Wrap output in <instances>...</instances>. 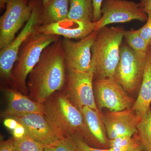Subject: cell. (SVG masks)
<instances>
[{"label":"cell","mask_w":151,"mask_h":151,"mask_svg":"<svg viewBox=\"0 0 151 151\" xmlns=\"http://www.w3.org/2000/svg\"><path fill=\"white\" fill-rule=\"evenodd\" d=\"M0 151H16L14 138L1 141Z\"/></svg>","instance_id":"28"},{"label":"cell","mask_w":151,"mask_h":151,"mask_svg":"<svg viewBox=\"0 0 151 151\" xmlns=\"http://www.w3.org/2000/svg\"><path fill=\"white\" fill-rule=\"evenodd\" d=\"M86 126L92 137L100 145L108 146L107 133L101 111H97L88 107L80 109Z\"/></svg>","instance_id":"17"},{"label":"cell","mask_w":151,"mask_h":151,"mask_svg":"<svg viewBox=\"0 0 151 151\" xmlns=\"http://www.w3.org/2000/svg\"><path fill=\"white\" fill-rule=\"evenodd\" d=\"M103 122L109 139L120 136L137 134L140 119L132 109L111 111L102 114Z\"/></svg>","instance_id":"12"},{"label":"cell","mask_w":151,"mask_h":151,"mask_svg":"<svg viewBox=\"0 0 151 151\" xmlns=\"http://www.w3.org/2000/svg\"><path fill=\"white\" fill-rule=\"evenodd\" d=\"M94 74L89 72L66 69L64 91L70 102L79 110L85 106L99 111L93 90Z\"/></svg>","instance_id":"9"},{"label":"cell","mask_w":151,"mask_h":151,"mask_svg":"<svg viewBox=\"0 0 151 151\" xmlns=\"http://www.w3.org/2000/svg\"><path fill=\"white\" fill-rule=\"evenodd\" d=\"M96 22L81 21L67 18L50 24L39 25L38 32L79 40L95 31Z\"/></svg>","instance_id":"13"},{"label":"cell","mask_w":151,"mask_h":151,"mask_svg":"<svg viewBox=\"0 0 151 151\" xmlns=\"http://www.w3.org/2000/svg\"><path fill=\"white\" fill-rule=\"evenodd\" d=\"M6 10L0 19V50L4 48L27 22L32 14L29 0H0Z\"/></svg>","instance_id":"7"},{"label":"cell","mask_w":151,"mask_h":151,"mask_svg":"<svg viewBox=\"0 0 151 151\" xmlns=\"http://www.w3.org/2000/svg\"><path fill=\"white\" fill-rule=\"evenodd\" d=\"M32 7L29 19L13 40L0 50V75L7 83L10 81L12 72L20 47L24 41L40 25V16L42 0H29Z\"/></svg>","instance_id":"6"},{"label":"cell","mask_w":151,"mask_h":151,"mask_svg":"<svg viewBox=\"0 0 151 151\" xmlns=\"http://www.w3.org/2000/svg\"><path fill=\"white\" fill-rule=\"evenodd\" d=\"M97 32L95 31L77 41L62 39V45L66 69L89 72L91 68V48Z\"/></svg>","instance_id":"11"},{"label":"cell","mask_w":151,"mask_h":151,"mask_svg":"<svg viewBox=\"0 0 151 151\" xmlns=\"http://www.w3.org/2000/svg\"><path fill=\"white\" fill-rule=\"evenodd\" d=\"M68 139L71 141L76 151H111L110 149L103 150L93 147L79 137L73 136Z\"/></svg>","instance_id":"24"},{"label":"cell","mask_w":151,"mask_h":151,"mask_svg":"<svg viewBox=\"0 0 151 151\" xmlns=\"http://www.w3.org/2000/svg\"><path fill=\"white\" fill-rule=\"evenodd\" d=\"M93 15L92 0H69L68 18L81 21L93 22Z\"/></svg>","instance_id":"19"},{"label":"cell","mask_w":151,"mask_h":151,"mask_svg":"<svg viewBox=\"0 0 151 151\" xmlns=\"http://www.w3.org/2000/svg\"><path fill=\"white\" fill-rule=\"evenodd\" d=\"M146 23L142 27L138 29L139 33L149 46L151 45V14H147Z\"/></svg>","instance_id":"26"},{"label":"cell","mask_w":151,"mask_h":151,"mask_svg":"<svg viewBox=\"0 0 151 151\" xmlns=\"http://www.w3.org/2000/svg\"><path fill=\"white\" fill-rule=\"evenodd\" d=\"M25 129L27 134L45 145H53L60 140L43 115L36 113L11 116Z\"/></svg>","instance_id":"14"},{"label":"cell","mask_w":151,"mask_h":151,"mask_svg":"<svg viewBox=\"0 0 151 151\" xmlns=\"http://www.w3.org/2000/svg\"><path fill=\"white\" fill-rule=\"evenodd\" d=\"M102 17L96 22L95 31L108 24L123 23L132 20L146 22L148 15L139 3L129 0H104L101 7Z\"/></svg>","instance_id":"10"},{"label":"cell","mask_w":151,"mask_h":151,"mask_svg":"<svg viewBox=\"0 0 151 151\" xmlns=\"http://www.w3.org/2000/svg\"><path fill=\"white\" fill-rule=\"evenodd\" d=\"M138 135L140 144L147 151H151V108L150 107L137 126Z\"/></svg>","instance_id":"20"},{"label":"cell","mask_w":151,"mask_h":151,"mask_svg":"<svg viewBox=\"0 0 151 151\" xmlns=\"http://www.w3.org/2000/svg\"><path fill=\"white\" fill-rule=\"evenodd\" d=\"M140 144L137 134L120 136L108 140L111 151H134Z\"/></svg>","instance_id":"21"},{"label":"cell","mask_w":151,"mask_h":151,"mask_svg":"<svg viewBox=\"0 0 151 151\" xmlns=\"http://www.w3.org/2000/svg\"><path fill=\"white\" fill-rule=\"evenodd\" d=\"M66 75L60 37L44 50L39 60L29 75L27 85L29 98L43 104L55 92L64 88Z\"/></svg>","instance_id":"1"},{"label":"cell","mask_w":151,"mask_h":151,"mask_svg":"<svg viewBox=\"0 0 151 151\" xmlns=\"http://www.w3.org/2000/svg\"><path fill=\"white\" fill-rule=\"evenodd\" d=\"M60 37L38 32L36 30L24 41L19 49L9 84L23 94L29 92L27 77L36 65L44 50Z\"/></svg>","instance_id":"4"},{"label":"cell","mask_w":151,"mask_h":151,"mask_svg":"<svg viewBox=\"0 0 151 151\" xmlns=\"http://www.w3.org/2000/svg\"><path fill=\"white\" fill-rule=\"evenodd\" d=\"M124 30L105 27L97 31L91 48V68L94 79L114 77L120 58Z\"/></svg>","instance_id":"3"},{"label":"cell","mask_w":151,"mask_h":151,"mask_svg":"<svg viewBox=\"0 0 151 151\" xmlns=\"http://www.w3.org/2000/svg\"><path fill=\"white\" fill-rule=\"evenodd\" d=\"M104 0H92L94 7L93 22H97L102 17L101 7Z\"/></svg>","instance_id":"27"},{"label":"cell","mask_w":151,"mask_h":151,"mask_svg":"<svg viewBox=\"0 0 151 151\" xmlns=\"http://www.w3.org/2000/svg\"><path fill=\"white\" fill-rule=\"evenodd\" d=\"M147 60V52H137L127 44L122 45L120 58L114 77L127 92L139 93L142 82Z\"/></svg>","instance_id":"5"},{"label":"cell","mask_w":151,"mask_h":151,"mask_svg":"<svg viewBox=\"0 0 151 151\" xmlns=\"http://www.w3.org/2000/svg\"><path fill=\"white\" fill-rule=\"evenodd\" d=\"M123 35L126 43L130 48L137 52H147L149 45L140 35L138 29L124 30Z\"/></svg>","instance_id":"22"},{"label":"cell","mask_w":151,"mask_h":151,"mask_svg":"<svg viewBox=\"0 0 151 151\" xmlns=\"http://www.w3.org/2000/svg\"><path fill=\"white\" fill-rule=\"evenodd\" d=\"M44 151H76L69 139L60 140L53 145L48 146Z\"/></svg>","instance_id":"25"},{"label":"cell","mask_w":151,"mask_h":151,"mask_svg":"<svg viewBox=\"0 0 151 151\" xmlns=\"http://www.w3.org/2000/svg\"><path fill=\"white\" fill-rule=\"evenodd\" d=\"M43 116L60 139L79 137L88 145L97 142L89 132L81 111L64 91L54 93L43 104Z\"/></svg>","instance_id":"2"},{"label":"cell","mask_w":151,"mask_h":151,"mask_svg":"<svg viewBox=\"0 0 151 151\" xmlns=\"http://www.w3.org/2000/svg\"><path fill=\"white\" fill-rule=\"evenodd\" d=\"M134 151H144V148L140 144Z\"/></svg>","instance_id":"32"},{"label":"cell","mask_w":151,"mask_h":151,"mask_svg":"<svg viewBox=\"0 0 151 151\" xmlns=\"http://www.w3.org/2000/svg\"><path fill=\"white\" fill-rule=\"evenodd\" d=\"M69 10V0H49L42 9L40 25L51 24L67 18Z\"/></svg>","instance_id":"18"},{"label":"cell","mask_w":151,"mask_h":151,"mask_svg":"<svg viewBox=\"0 0 151 151\" xmlns=\"http://www.w3.org/2000/svg\"><path fill=\"white\" fill-rule=\"evenodd\" d=\"M49 0H42V2H43V4H45L46 3H47L48 1Z\"/></svg>","instance_id":"33"},{"label":"cell","mask_w":151,"mask_h":151,"mask_svg":"<svg viewBox=\"0 0 151 151\" xmlns=\"http://www.w3.org/2000/svg\"><path fill=\"white\" fill-rule=\"evenodd\" d=\"M151 104V45L147 52V60L142 85L132 111L140 119L150 107Z\"/></svg>","instance_id":"16"},{"label":"cell","mask_w":151,"mask_h":151,"mask_svg":"<svg viewBox=\"0 0 151 151\" xmlns=\"http://www.w3.org/2000/svg\"><path fill=\"white\" fill-rule=\"evenodd\" d=\"M19 122L15 119L12 117H8L4 121V124L6 127L12 132L17 126Z\"/></svg>","instance_id":"30"},{"label":"cell","mask_w":151,"mask_h":151,"mask_svg":"<svg viewBox=\"0 0 151 151\" xmlns=\"http://www.w3.org/2000/svg\"><path fill=\"white\" fill-rule=\"evenodd\" d=\"M95 103L99 111L106 108L120 111L132 108L136 100L130 97L115 77L93 80Z\"/></svg>","instance_id":"8"},{"label":"cell","mask_w":151,"mask_h":151,"mask_svg":"<svg viewBox=\"0 0 151 151\" xmlns=\"http://www.w3.org/2000/svg\"><path fill=\"white\" fill-rule=\"evenodd\" d=\"M4 92L7 106L3 115L6 118L31 113L43 115L42 104L33 101L25 94L12 88H6Z\"/></svg>","instance_id":"15"},{"label":"cell","mask_w":151,"mask_h":151,"mask_svg":"<svg viewBox=\"0 0 151 151\" xmlns=\"http://www.w3.org/2000/svg\"><path fill=\"white\" fill-rule=\"evenodd\" d=\"M16 151H44L47 146L37 142L27 134L19 139H15Z\"/></svg>","instance_id":"23"},{"label":"cell","mask_w":151,"mask_h":151,"mask_svg":"<svg viewBox=\"0 0 151 151\" xmlns=\"http://www.w3.org/2000/svg\"><path fill=\"white\" fill-rule=\"evenodd\" d=\"M12 134L14 138L15 139L22 137L26 134L25 129L22 124L19 122L17 126L12 131Z\"/></svg>","instance_id":"29"},{"label":"cell","mask_w":151,"mask_h":151,"mask_svg":"<svg viewBox=\"0 0 151 151\" xmlns=\"http://www.w3.org/2000/svg\"><path fill=\"white\" fill-rule=\"evenodd\" d=\"M140 6L147 15L151 14V0H140Z\"/></svg>","instance_id":"31"}]
</instances>
